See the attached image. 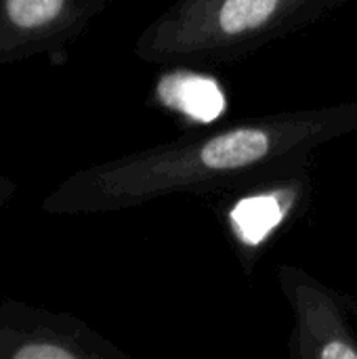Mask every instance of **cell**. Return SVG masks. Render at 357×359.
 Returning <instances> with one entry per match:
<instances>
[{
	"mask_svg": "<svg viewBox=\"0 0 357 359\" xmlns=\"http://www.w3.org/2000/svg\"><path fill=\"white\" fill-rule=\"evenodd\" d=\"M320 358L322 359H357V351L351 347V345H347V343H343V341H332V343H328V345L320 351Z\"/></svg>",
	"mask_w": 357,
	"mask_h": 359,
	"instance_id": "52a82bcc",
	"label": "cell"
},
{
	"mask_svg": "<svg viewBox=\"0 0 357 359\" xmlns=\"http://www.w3.org/2000/svg\"><path fill=\"white\" fill-rule=\"evenodd\" d=\"M269 137L259 128H238L215 137L202 147V162L215 170L240 168L265 158Z\"/></svg>",
	"mask_w": 357,
	"mask_h": 359,
	"instance_id": "277c9868",
	"label": "cell"
},
{
	"mask_svg": "<svg viewBox=\"0 0 357 359\" xmlns=\"http://www.w3.org/2000/svg\"><path fill=\"white\" fill-rule=\"evenodd\" d=\"M88 349L65 316L0 301V359H80Z\"/></svg>",
	"mask_w": 357,
	"mask_h": 359,
	"instance_id": "7a4b0ae2",
	"label": "cell"
},
{
	"mask_svg": "<svg viewBox=\"0 0 357 359\" xmlns=\"http://www.w3.org/2000/svg\"><path fill=\"white\" fill-rule=\"evenodd\" d=\"M15 194H17V183L4 175H0V208L6 206L15 198Z\"/></svg>",
	"mask_w": 357,
	"mask_h": 359,
	"instance_id": "ba28073f",
	"label": "cell"
},
{
	"mask_svg": "<svg viewBox=\"0 0 357 359\" xmlns=\"http://www.w3.org/2000/svg\"><path fill=\"white\" fill-rule=\"evenodd\" d=\"M231 219L236 223V231L246 244H259L282 219V208L271 196H257L242 200Z\"/></svg>",
	"mask_w": 357,
	"mask_h": 359,
	"instance_id": "5b68a950",
	"label": "cell"
},
{
	"mask_svg": "<svg viewBox=\"0 0 357 359\" xmlns=\"http://www.w3.org/2000/svg\"><path fill=\"white\" fill-rule=\"evenodd\" d=\"M86 13V0H0V65L57 53Z\"/></svg>",
	"mask_w": 357,
	"mask_h": 359,
	"instance_id": "6da1fadb",
	"label": "cell"
},
{
	"mask_svg": "<svg viewBox=\"0 0 357 359\" xmlns=\"http://www.w3.org/2000/svg\"><path fill=\"white\" fill-rule=\"evenodd\" d=\"M280 0H225L219 23L225 34H240L263 25L276 11Z\"/></svg>",
	"mask_w": 357,
	"mask_h": 359,
	"instance_id": "8992f818",
	"label": "cell"
},
{
	"mask_svg": "<svg viewBox=\"0 0 357 359\" xmlns=\"http://www.w3.org/2000/svg\"><path fill=\"white\" fill-rule=\"evenodd\" d=\"M158 99L198 122H213L225 109V97L219 84L208 76L189 72L164 76L158 82Z\"/></svg>",
	"mask_w": 357,
	"mask_h": 359,
	"instance_id": "3957f363",
	"label": "cell"
}]
</instances>
